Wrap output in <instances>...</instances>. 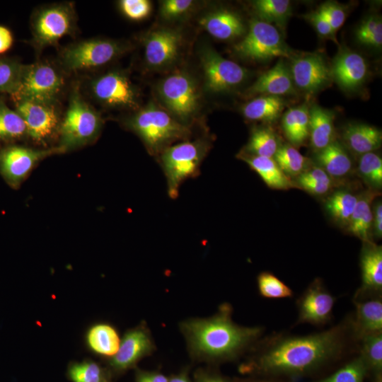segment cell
Masks as SVG:
<instances>
[{
    "label": "cell",
    "instance_id": "34",
    "mask_svg": "<svg viewBox=\"0 0 382 382\" xmlns=\"http://www.w3.org/2000/svg\"><path fill=\"white\" fill-rule=\"evenodd\" d=\"M358 197L348 191H336L327 198L325 209L337 224L347 227L354 210Z\"/></svg>",
    "mask_w": 382,
    "mask_h": 382
},
{
    "label": "cell",
    "instance_id": "36",
    "mask_svg": "<svg viewBox=\"0 0 382 382\" xmlns=\"http://www.w3.org/2000/svg\"><path fill=\"white\" fill-rule=\"evenodd\" d=\"M274 159L280 169L289 178H297L308 168V161L294 146H280Z\"/></svg>",
    "mask_w": 382,
    "mask_h": 382
},
{
    "label": "cell",
    "instance_id": "16",
    "mask_svg": "<svg viewBox=\"0 0 382 382\" xmlns=\"http://www.w3.org/2000/svg\"><path fill=\"white\" fill-rule=\"evenodd\" d=\"M63 151L59 146L45 150L9 146L0 150V170L8 182L16 185L28 175L39 161L51 154Z\"/></svg>",
    "mask_w": 382,
    "mask_h": 382
},
{
    "label": "cell",
    "instance_id": "53",
    "mask_svg": "<svg viewBox=\"0 0 382 382\" xmlns=\"http://www.w3.org/2000/svg\"><path fill=\"white\" fill-rule=\"evenodd\" d=\"M233 380L235 382H282L269 378H260L254 376L247 378H235Z\"/></svg>",
    "mask_w": 382,
    "mask_h": 382
},
{
    "label": "cell",
    "instance_id": "38",
    "mask_svg": "<svg viewBox=\"0 0 382 382\" xmlns=\"http://www.w3.org/2000/svg\"><path fill=\"white\" fill-rule=\"evenodd\" d=\"M254 8L262 21L272 24L284 25L291 13V3L288 0H258Z\"/></svg>",
    "mask_w": 382,
    "mask_h": 382
},
{
    "label": "cell",
    "instance_id": "21",
    "mask_svg": "<svg viewBox=\"0 0 382 382\" xmlns=\"http://www.w3.org/2000/svg\"><path fill=\"white\" fill-rule=\"evenodd\" d=\"M121 337L117 328L108 321H96L84 331L86 349L103 361L112 357L118 350Z\"/></svg>",
    "mask_w": 382,
    "mask_h": 382
},
{
    "label": "cell",
    "instance_id": "32",
    "mask_svg": "<svg viewBox=\"0 0 382 382\" xmlns=\"http://www.w3.org/2000/svg\"><path fill=\"white\" fill-rule=\"evenodd\" d=\"M282 128L289 141L295 145L302 144L309 134V110L306 105L288 110L282 118Z\"/></svg>",
    "mask_w": 382,
    "mask_h": 382
},
{
    "label": "cell",
    "instance_id": "17",
    "mask_svg": "<svg viewBox=\"0 0 382 382\" xmlns=\"http://www.w3.org/2000/svg\"><path fill=\"white\" fill-rule=\"evenodd\" d=\"M181 35L173 30L160 29L149 33L144 40V57L153 68L170 65L177 58Z\"/></svg>",
    "mask_w": 382,
    "mask_h": 382
},
{
    "label": "cell",
    "instance_id": "22",
    "mask_svg": "<svg viewBox=\"0 0 382 382\" xmlns=\"http://www.w3.org/2000/svg\"><path fill=\"white\" fill-rule=\"evenodd\" d=\"M367 64L360 54L350 50L341 52L335 59L331 76L342 88L354 89L361 85L366 77Z\"/></svg>",
    "mask_w": 382,
    "mask_h": 382
},
{
    "label": "cell",
    "instance_id": "7",
    "mask_svg": "<svg viewBox=\"0 0 382 382\" xmlns=\"http://www.w3.org/2000/svg\"><path fill=\"white\" fill-rule=\"evenodd\" d=\"M30 45L37 54L49 46L56 45L66 35L78 32L77 15L71 2H61L41 6L30 17Z\"/></svg>",
    "mask_w": 382,
    "mask_h": 382
},
{
    "label": "cell",
    "instance_id": "1",
    "mask_svg": "<svg viewBox=\"0 0 382 382\" xmlns=\"http://www.w3.org/2000/svg\"><path fill=\"white\" fill-rule=\"evenodd\" d=\"M350 338L352 317L320 332L271 337L257 342L238 371L254 377L306 376L340 358Z\"/></svg>",
    "mask_w": 382,
    "mask_h": 382
},
{
    "label": "cell",
    "instance_id": "3",
    "mask_svg": "<svg viewBox=\"0 0 382 382\" xmlns=\"http://www.w3.org/2000/svg\"><path fill=\"white\" fill-rule=\"evenodd\" d=\"M103 123L100 113L82 93L80 81H74L59 127V147L65 151L93 141L99 134Z\"/></svg>",
    "mask_w": 382,
    "mask_h": 382
},
{
    "label": "cell",
    "instance_id": "9",
    "mask_svg": "<svg viewBox=\"0 0 382 382\" xmlns=\"http://www.w3.org/2000/svg\"><path fill=\"white\" fill-rule=\"evenodd\" d=\"M84 90L100 105L114 109L137 110L139 93L129 76L120 70H111L86 80Z\"/></svg>",
    "mask_w": 382,
    "mask_h": 382
},
{
    "label": "cell",
    "instance_id": "35",
    "mask_svg": "<svg viewBox=\"0 0 382 382\" xmlns=\"http://www.w3.org/2000/svg\"><path fill=\"white\" fill-rule=\"evenodd\" d=\"M275 134L267 128H256L251 133L249 141L241 152L256 156L274 158L279 148Z\"/></svg>",
    "mask_w": 382,
    "mask_h": 382
},
{
    "label": "cell",
    "instance_id": "52",
    "mask_svg": "<svg viewBox=\"0 0 382 382\" xmlns=\"http://www.w3.org/2000/svg\"><path fill=\"white\" fill-rule=\"evenodd\" d=\"M168 382H193L189 375V369L187 367L181 370L180 372L169 376Z\"/></svg>",
    "mask_w": 382,
    "mask_h": 382
},
{
    "label": "cell",
    "instance_id": "42",
    "mask_svg": "<svg viewBox=\"0 0 382 382\" xmlns=\"http://www.w3.org/2000/svg\"><path fill=\"white\" fill-rule=\"evenodd\" d=\"M24 64L0 59V93L12 95L16 90Z\"/></svg>",
    "mask_w": 382,
    "mask_h": 382
},
{
    "label": "cell",
    "instance_id": "13",
    "mask_svg": "<svg viewBox=\"0 0 382 382\" xmlns=\"http://www.w3.org/2000/svg\"><path fill=\"white\" fill-rule=\"evenodd\" d=\"M16 107L25 122L27 134L36 142L45 143L59 132L62 119L60 103L22 100L16 101Z\"/></svg>",
    "mask_w": 382,
    "mask_h": 382
},
{
    "label": "cell",
    "instance_id": "19",
    "mask_svg": "<svg viewBox=\"0 0 382 382\" xmlns=\"http://www.w3.org/2000/svg\"><path fill=\"white\" fill-rule=\"evenodd\" d=\"M355 316L352 317L354 339L382 332V294L354 297Z\"/></svg>",
    "mask_w": 382,
    "mask_h": 382
},
{
    "label": "cell",
    "instance_id": "43",
    "mask_svg": "<svg viewBox=\"0 0 382 382\" xmlns=\"http://www.w3.org/2000/svg\"><path fill=\"white\" fill-rule=\"evenodd\" d=\"M358 41L366 45L379 47L382 44V22L381 18L371 16L359 25L356 33Z\"/></svg>",
    "mask_w": 382,
    "mask_h": 382
},
{
    "label": "cell",
    "instance_id": "47",
    "mask_svg": "<svg viewBox=\"0 0 382 382\" xmlns=\"http://www.w3.org/2000/svg\"><path fill=\"white\" fill-rule=\"evenodd\" d=\"M193 382H235L216 369L214 366L197 368L192 375Z\"/></svg>",
    "mask_w": 382,
    "mask_h": 382
},
{
    "label": "cell",
    "instance_id": "39",
    "mask_svg": "<svg viewBox=\"0 0 382 382\" xmlns=\"http://www.w3.org/2000/svg\"><path fill=\"white\" fill-rule=\"evenodd\" d=\"M257 289L260 296L277 299L293 296L292 289L274 274L262 272L257 277Z\"/></svg>",
    "mask_w": 382,
    "mask_h": 382
},
{
    "label": "cell",
    "instance_id": "33",
    "mask_svg": "<svg viewBox=\"0 0 382 382\" xmlns=\"http://www.w3.org/2000/svg\"><path fill=\"white\" fill-rule=\"evenodd\" d=\"M284 107V101L279 96H263L246 103L243 113L248 120L272 121L280 115Z\"/></svg>",
    "mask_w": 382,
    "mask_h": 382
},
{
    "label": "cell",
    "instance_id": "15",
    "mask_svg": "<svg viewBox=\"0 0 382 382\" xmlns=\"http://www.w3.org/2000/svg\"><path fill=\"white\" fill-rule=\"evenodd\" d=\"M336 298L326 289L320 278L315 279L297 299V324L321 326L332 316Z\"/></svg>",
    "mask_w": 382,
    "mask_h": 382
},
{
    "label": "cell",
    "instance_id": "37",
    "mask_svg": "<svg viewBox=\"0 0 382 382\" xmlns=\"http://www.w3.org/2000/svg\"><path fill=\"white\" fill-rule=\"evenodd\" d=\"M27 134V128L21 115L0 100V140L13 139Z\"/></svg>",
    "mask_w": 382,
    "mask_h": 382
},
{
    "label": "cell",
    "instance_id": "5",
    "mask_svg": "<svg viewBox=\"0 0 382 382\" xmlns=\"http://www.w3.org/2000/svg\"><path fill=\"white\" fill-rule=\"evenodd\" d=\"M151 155H160L171 144L189 137L190 128L154 104L141 109L127 122Z\"/></svg>",
    "mask_w": 382,
    "mask_h": 382
},
{
    "label": "cell",
    "instance_id": "24",
    "mask_svg": "<svg viewBox=\"0 0 382 382\" xmlns=\"http://www.w3.org/2000/svg\"><path fill=\"white\" fill-rule=\"evenodd\" d=\"M199 23L212 36L219 40L232 39L245 31L241 17L228 10L208 13L199 20Z\"/></svg>",
    "mask_w": 382,
    "mask_h": 382
},
{
    "label": "cell",
    "instance_id": "50",
    "mask_svg": "<svg viewBox=\"0 0 382 382\" xmlns=\"http://www.w3.org/2000/svg\"><path fill=\"white\" fill-rule=\"evenodd\" d=\"M372 228L374 230V233L378 238L382 236V204L381 201L378 202L373 208V221Z\"/></svg>",
    "mask_w": 382,
    "mask_h": 382
},
{
    "label": "cell",
    "instance_id": "40",
    "mask_svg": "<svg viewBox=\"0 0 382 382\" xmlns=\"http://www.w3.org/2000/svg\"><path fill=\"white\" fill-rule=\"evenodd\" d=\"M359 172L362 178L374 188L382 186V159L374 152L362 154L359 161Z\"/></svg>",
    "mask_w": 382,
    "mask_h": 382
},
{
    "label": "cell",
    "instance_id": "46",
    "mask_svg": "<svg viewBox=\"0 0 382 382\" xmlns=\"http://www.w3.org/2000/svg\"><path fill=\"white\" fill-rule=\"evenodd\" d=\"M318 11L329 23L332 31H337L345 21V12L337 4L327 2L321 6Z\"/></svg>",
    "mask_w": 382,
    "mask_h": 382
},
{
    "label": "cell",
    "instance_id": "25",
    "mask_svg": "<svg viewBox=\"0 0 382 382\" xmlns=\"http://www.w3.org/2000/svg\"><path fill=\"white\" fill-rule=\"evenodd\" d=\"M238 157L257 173L269 187L286 190L294 187L291 178L280 169L274 158L252 156L243 152Z\"/></svg>",
    "mask_w": 382,
    "mask_h": 382
},
{
    "label": "cell",
    "instance_id": "2",
    "mask_svg": "<svg viewBox=\"0 0 382 382\" xmlns=\"http://www.w3.org/2000/svg\"><path fill=\"white\" fill-rule=\"evenodd\" d=\"M233 308L221 303L207 318H189L179 323L188 354L196 362L209 366L236 361L260 340L263 328L243 326L233 320Z\"/></svg>",
    "mask_w": 382,
    "mask_h": 382
},
{
    "label": "cell",
    "instance_id": "4",
    "mask_svg": "<svg viewBox=\"0 0 382 382\" xmlns=\"http://www.w3.org/2000/svg\"><path fill=\"white\" fill-rule=\"evenodd\" d=\"M128 49L127 44L111 39L80 40L61 48L56 62L67 76L88 74L115 60Z\"/></svg>",
    "mask_w": 382,
    "mask_h": 382
},
{
    "label": "cell",
    "instance_id": "18",
    "mask_svg": "<svg viewBox=\"0 0 382 382\" xmlns=\"http://www.w3.org/2000/svg\"><path fill=\"white\" fill-rule=\"evenodd\" d=\"M292 81L300 89L314 92L326 86L331 79L330 69L318 54L295 59L291 64Z\"/></svg>",
    "mask_w": 382,
    "mask_h": 382
},
{
    "label": "cell",
    "instance_id": "28",
    "mask_svg": "<svg viewBox=\"0 0 382 382\" xmlns=\"http://www.w3.org/2000/svg\"><path fill=\"white\" fill-rule=\"evenodd\" d=\"M343 138L355 153L364 154L378 149L382 142L381 132L364 124L349 125L344 130Z\"/></svg>",
    "mask_w": 382,
    "mask_h": 382
},
{
    "label": "cell",
    "instance_id": "45",
    "mask_svg": "<svg viewBox=\"0 0 382 382\" xmlns=\"http://www.w3.org/2000/svg\"><path fill=\"white\" fill-rule=\"evenodd\" d=\"M190 0H166L161 3V14L166 19H173L187 13L192 7Z\"/></svg>",
    "mask_w": 382,
    "mask_h": 382
},
{
    "label": "cell",
    "instance_id": "51",
    "mask_svg": "<svg viewBox=\"0 0 382 382\" xmlns=\"http://www.w3.org/2000/svg\"><path fill=\"white\" fill-rule=\"evenodd\" d=\"M13 43V37L11 30L5 26L0 25V54L8 51Z\"/></svg>",
    "mask_w": 382,
    "mask_h": 382
},
{
    "label": "cell",
    "instance_id": "49",
    "mask_svg": "<svg viewBox=\"0 0 382 382\" xmlns=\"http://www.w3.org/2000/svg\"><path fill=\"white\" fill-rule=\"evenodd\" d=\"M134 382H168L169 376L158 371H147L135 368Z\"/></svg>",
    "mask_w": 382,
    "mask_h": 382
},
{
    "label": "cell",
    "instance_id": "44",
    "mask_svg": "<svg viewBox=\"0 0 382 382\" xmlns=\"http://www.w3.org/2000/svg\"><path fill=\"white\" fill-rule=\"evenodd\" d=\"M119 7L129 19L141 21L146 18L151 11V3L147 0H121Z\"/></svg>",
    "mask_w": 382,
    "mask_h": 382
},
{
    "label": "cell",
    "instance_id": "10",
    "mask_svg": "<svg viewBox=\"0 0 382 382\" xmlns=\"http://www.w3.org/2000/svg\"><path fill=\"white\" fill-rule=\"evenodd\" d=\"M156 349V344L146 323L141 321L127 330L121 337L116 354L104 361L114 378L137 367L138 363L151 355Z\"/></svg>",
    "mask_w": 382,
    "mask_h": 382
},
{
    "label": "cell",
    "instance_id": "48",
    "mask_svg": "<svg viewBox=\"0 0 382 382\" xmlns=\"http://www.w3.org/2000/svg\"><path fill=\"white\" fill-rule=\"evenodd\" d=\"M307 18L320 35L328 37L333 35L329 23L318 10L308 14Z\"/></svg>",
    "mask_w": 382,
    "mask_h": 382
},
{
    "label": "cell",
    "instance_id": "11",
    "mask_svg": "<svg viewBox=\"0 0 382 382\" xmlns=\"http://www.w3.org/2000/svg\"><path fill=\"white\" fill-rule=\"evenodd\" d=\"M234 50L241 57L255 61L289 56L277 28L262 20L251 21L249 31Z\"/></svg>",
    "mask_w": 382,
    "mask_h": 382
},
{
    "label": "cell",
    "instance_id": "14",
    "mask_svg": "<svg viewBox=\"0 0 382 382\" xmlns=\"http://www.w3.org/2000/svg\"><path fill=\"white\" fill-rule=\"evenodd\" d=\"M206 88L212 92L231 89L241 83L247 77L246 70L238 64L221 57L209 47L200 52Z\"/></svg>",
    "mask_w": 382,
    "mask_h": 382
},
{
    "label": "cell",
    "instance_id": "20",
    "mask_svg": "<svg viewBox=\"0 0 382 382\" xmlns=\"http://www.w3.org/2000/svg\"><path fill=\"white\" fill-rule=\"evenodd\" d=\"M361 285L354 297L382 294V248L364 243L360 255Z\"/></svg>",
    "mask_w": 382,
    "mask_h": 382
},
{
    "label": "cell",
    "instance_id": "31",
    "mask_svg": "<svg viewBox=\"0 0 382 382\" xmlns=\"http://www.w3.org/2000/svg\"><path fill=\"white\" fill-rule=\"evenodd\" d=\"M66 376L71 382H113L114 379L105 366L90 358L70 361Z\"/></svg>",
    "mask_w": 382,
    "mask_h": 382
},
{
    "label": "cell",
    "instance_id": "6",
    "mask_svg": "<svg viewBox=\"0 0 382 382\" xmlns=\"http://www.w3.org/2000/svg\"><path fill=\"white\" fill-rule=\"evenodd\" d=\"M68 76L55 62L37 60L24 64L18 86L11 95L18 100L60 103Z\"/></svg>",
    "mask_w": 382,
    "mask_h": 382
},
{
    "label": "cell",
    "instance_id": "23",
    "mask_svg": "<svg viewBox=\"0 0 382 382\" xmlns=\"http://www.w3.org/2000/svg\"><path fill=\"white\" fill-rule=\"evenodd\" d=\"M291 74L282 62L261 75L248 89L247 94L279 96L294 92Z\"/></svg>",
    "mask_w": 382,
    "mask_h": 382
},
{
    "label": "cell",
    "instance_id": "26",
    "mask_svg": "<svg viewBox=\"0 0 382 382\" xmlns=\"http://www.w3.org/2000/svg\"><path fill=\"white\" fill-rule=\"evenodd\" d=\"M379 193L369 190L358 197L353 214L349 219L347 230L350 233L361 239L364 243H371V232L373 221L372 202Z\"/></svg>",
    "mask_w": 382,
    "mask_h": 382
},
{
    "label": "cell",
    "instance_id": "41",
    "mask_svg": "<svg viewBox=\"0 0 382 382\" xmlns=\"http://www.w3.org/2000/svg\"><path fill=\"white\" fill-rule=\"evenodd\" d=\"M367 372L358 355L330 376L315 382H364Z\"/></svg>",
    "mask_w": 382,
    "mask_h": 382
},
{
    "label": "cell",
    "instance_id": "27",
    "mask_svg": "<svg viewBox=\"0 0 382 382\" xmlns=\"http://www.w3.org/2000/svg\"><path fill=\"white\" fill-rule=\"evenodd\" d=\"M315 158L318 167L333 178L348 175L352 168L349 156L343 146L335 141L318 151Z\"/></svg>",
    "mask_w": 382,
    "mask_h": 382
},
{
    "label": "cell",
    "instance_id": "29",
    "mask_svg": "<svg viewBox=\"0 0 382 382\" xmlns=\"http://www.w3.org/2000/svg\"><path fill=\"white\" fill-rule=\"evenodd\" d=\"M359 354L372 382H382V332L361 337Z\"/></svg>",
    "mask_w": 382,
    "mask_h": 382
},
{
    "label": "cell",
    "instance_id": "30",
    "mask_svg": "<svg viewBox=\"0 0 382 382\" xmlns=\"http://www.w3.org/2000/svg\"><path fill=\"white\" fill-rule=\"evenodd\" d=\"M308 136L311 146L317 151L333 141V117L328 111L318 106L309 110Z\"/></svg>",
    "mask_w": 382,
    "mask_h": 382
},
{
    "label": "cell",
    "instance_id": "8",
    "mask_svg": "<svg viewBox=\"0 0 382 382\" xmlns=\"http://www.w3.org/2000/svg\"><path fill=\"white\" fill-rule=\"evenodd\" d=\"M208 148V143L202 139L185 141L167 147L159 155L169 197L176 199L181 185L198 175Z\"/></svg>",
    "mask_w": 382,
    "mask_h": 382
},
{
    "label": "cell",
    "instance_id": "12",
    "mask_svg": "<svg viewBox=\"0 0 382 382\" xmlns=\"http://www.w3.org/2000/svg\"><path fill=\"white\" fill-rule=\"evenodd\" d=\"M158 92L166 106L181 123L185 125L196 113L199 93L195 81L186 73L166 76L159 83Z\"/></svg>",
    "mask_w": 382,
    "mask_h": 382
}]
</instances>
